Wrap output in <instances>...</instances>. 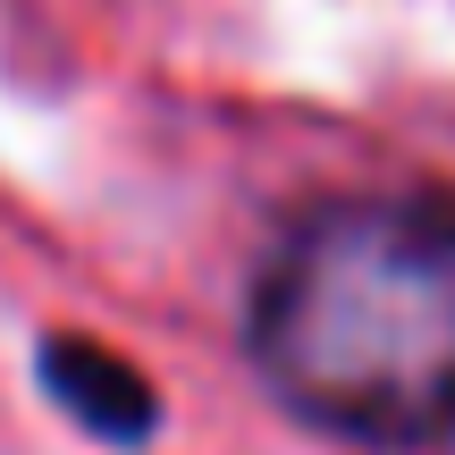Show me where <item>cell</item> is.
I'll return each instance as SVG.
<instances>
[{
  "mask_svg": "<svg viewBox=\"0 0 455 455\" xmlns=\"http://www.w3.org/2000/svg\"><path fill=\"white\" fill-rule=\"evenodd\" d=\"M253 363L346 439L455 430V212L363 195L295 220L253 278Z\"/></svg>",
  "mask_w": 455,
  "mask_h": 455,
  "instance_id": "cell-1",
  "label": "cell"
},
{
  "mask_svg": "<svg viewBox=\"0 0 455 455\" xmlns=\"http://www.w3.org/2000/svg\"><path fill=\"white\" fill-rule=\"evenodd\" d=\"M43 371H51V388L68 396V413L93 422L101 439H144L152 430V388L118 355H101V346H84V338H60L43 355Z\"/></svg>",
  "mask_w": 455,
  "mask_h": 455,
  "instance_id": "cell-2",
  "label": "cell"
}]
</instances>
